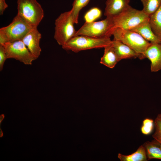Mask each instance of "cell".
Listing matches in <instances>:
<instances>
[{
  "label": "cell",
  "mask_w": 161,
  "mask_h": 161,
  "mask_svg": "<svg viewBox=\"0 0 161 161\" xmlns=\"http://www.w3.org/2000/svg\"><path fill=\"white\" fill-rule=\"evenodd\" d=\"M149 21L153 33L161 40V5L155 12L149 16Z\"/></svg>",
  "instance_id": "2e32d148"
},
{
  "label": "cell",
  "mask_w": 161,
  "mask_h": 161,
  "mask_svg": "<svg viewBox=\"0 0 161 161\" xmlns=\"http://www.w3.org/2000/svg\"><path fill=\"white\" fill-rule=\"evenodd\" d=\"M115 29L131 30L149 19V16L142 10H139L130 5L118 14L111 17Z\"/></svg>",
  "instance_id": "7a4b0ae2"
},
{
  "label": "cell",
  "mask_w": 161,
  "mask_h": 161,
  "mask_svg": "<svg viewBox=\"0 0 161 161\" xmlns=\"http://www.w3.org/2000/svg\"><path fill=\"white\" fill-rule=\"evenodd\" d=\"M110 38H96L85 35L74 37L65 44L62 48L75 52L93 49L104 48L111 44Z\"/></svg>",
  "instance_id": "277c9868"
},
{
  "label": "cell",
  "mask_w": 161,
  "mask_h": 161,
  "mask_svg": "<svg viewBox=\"0 0 161 161\" xmlns=\"http://www.w3.org/2000/svg\"><path fill=\"white\" fill-rule=\"evenodd\" d=\"M5 116L3 114H1L0 115V126H1V124L2 122L5 118Z\"/></svg>",
  "instance_id": "d4e9b609"
},
{
  "label": "cell",
  "mask_w": 161,
  "mask_h": 161,
  "mask_svg": "<svg viewBox=\"0 0 161 161\" xmlns=\"http://www.w3.org/2000/svg\"><path fill=\"white\" fill-rule=\"evenodd\" d=\"M8 7L5 0H0V14L2 15L6 9Z\"/></svg>",
  "instance_id": "cb8c5ba5"
},
{
  "label": "cell",
  "mask_w": 161,
  "mask_h": 161,
  "mask_svg": "<svg viewBox=\"0 0 161 161\" xmlns=\"http://www.w3.org/2000/svg\"><path fill=\"white\" fill-rule=\"evenodd\" d=\"M157 117L161 118V113L160 114H158L157 116Z\"/></svg>",
  "instance_id": "4316f807"
},
{
  "label": "cell",
  "mask_w": 161,
  "mask_h": 161,
  "mask_svg": "<svg viewBox=\"0 0 161 161\" xmlns=\"http://www.w3.org/2000/svg\"></svg>",
  "instance_id": "83f0119b"
},
{
  "label": "cell",
  "mask_w": 161,
  "mask_h": 161,
  "mask_svg": "<svg viewBox=\"0 0 161 161\" xmlns=\"http://www.w3.org/2000/svg\"><path fill=\"white\" fill-rule=\"evenodd\" d=\"M145 147L147 160L153 159L161 160V144L155 140L151 142L147 141L143 145Z\"/></svg>",
  "instance_id": "9a60e30c"
},
{
  "label": "cell",
  "mask_w": 161,
  "mask_h": 161,
  "mask_svg": "<svg viewBox=\"0 0 161 161\" xmlns=\"http://www.w3.org/2000/svg\"><path fill=\"white\" fill-rule=\"evenodd\" d=\"M118 158L121 161H146L147 158L145 147L140 146L137 151L129 155H125L119 153Z\"/></svg>",
  "instance_id": "e0dca14e"
},
{
  "label": "cell",
  "mask_w": 161,
  "mask_h": 161,
  "mask_svg": "<svg viewBox=\"0 0 161 161\" xmlns=\"http://www.w3.org/2000/svg\"><path fill=\"white\" fill-rule=\"evenodd\" d=\"M154 124L155 129L152 137L161 144V118L157 117L155 119Z\"/></svg>",
  "instance_id": "7402d4cb"
},
{
  "label": "cell",
  "mask_w": 161,
  "mask_h": 161,
  "mask_svg": "<svg viewBox=\"0 0 161 161\" xmlns=\"http://www.w3.org/2000/svg\"><path fill=\"white\" fill-rule=\"evenodd\" d=\"M144 55L151 62V72H156L161 69V44L151 43Z\"/></svg>",
  "instance_id": "30bf717a"
},
{
  "label": "cell",
  "mask_w": 161,
  "mask_h": 161,
  "mask_svg": "<svg viewBox=\"0 0 161 161\" xmlns=\"http://www.w3.org/2000/svg\"><path fill=\"white\" fill-rule=\"evenodd\" d=\"M102 12L98 8L94 7L91 8L86 12L84 16L85 22H90L95 21L101 16Z\"/></svg>",
  "instance_id": "ffe728a7"
},
{
  "label": "cell",
  "mask_w": 161,
  "mask_h": 161,
  "mask_svg": "<svg viewBox=\"0 0 161 161\" xmlns=\"http://www.w3.org/2000/svg\"><path fill=\"white\" fill-rule=\"evenodd\" d=\"M4 136V133L3 131L0 126V137L2 138Z\"/></svg>",
  "instance_id": "484cf974"
},
{
  "label": "cell",
  "mask_w": 161,
  "mask_h": 161,
  "mask_svg": "<svg viewBox=\"0 0 161 161\" xmlns=\"http://www.w3.org/2000/svg\"><path fill=\"white\" fill-rule=\"evenodd\" d=\"M154 121L151 119L146 118L143 122L141 128L142 133L145 135H148L152 131L154 128Z\"/></svg>",
  "instance_id": "44dd1931"
},
{
  "label": "cell",
  "mask_w": 161,
  "mask_h": 161,
  "mask_svg": "<svg viewBox=\"0 0 161 161\" xmlns=\"http://www.w3.org/2000/svg\"><path fill=\"white\" fill-rule=\"evenodd\" d=\"M17 14L27 23L37 27L44 16V10L36 0H18Z\"/></svg>",
  "instance_id": "8992f818"
},
{
  "label": "cell",
  "mask_w": 161,
  "mask_h": 161,
  "mask_svg": "<svg viewBox=\"0 0 161 161\" xmlns=\"http://www.w3.org/2000/svg\"><path fill=\"white\" fill-rule=\"evenodd\" d=\"M71 10L62 13L55 21L54 38L62 46L75 36L76 31Z\"/></svg>",
  "instance_id": "52a82bcc"
},
{
  "label": "cell",
  "mask_w": 161,
  "mask_h": 161,
  "mask_svg": "<svg viewBox=\"0 0 161 161\" xmlns=\"http://www.w3.org/2000/svg\"><path fill=\"white\" fill-rule=\"evenodd\" d=\"M131 30L139 33L151 43L161 44V40L153 32L149 23V19L140 23Z\"/></svg>",
  "instance_id": "4fadbf2b"
},
{
  "label": "cell",
  "mask_w": 161,
  "mask_h": 161,
  "mask_svg": "<svg viewBox=\"0 0 161 161\" xmlns=\"http://www.w3.org/2000/svg\"><path fill=\"white\" fill-rule=\"evenodd\" d=\"M3 45L7 59H14L27 65H31L33 61L37 59L31 53L21 40L7 42Z\"/></svg>",
  "instance_id": "ba28073f"
},
{
  "label": "cell",
  "mask_w": 161,
  "mask_h": 161,
  "mask_svg": "<svg viewBox=\"0 0 161 161\" xmlns=\"http://www.w3.org/2000/svg\"><path fill=\"white\" fill-rule=\"evenodd\" d=\"M35 27L27 23L17 14L9 25L0 29V45L21 40Z\"/></svg>",
  "instance_id": "3957f363"
},
{
  "label": "cell",
  "mask_w": 161,
  "mask_h": 161,
  "mask_svg": "<svg viewBox=\"0 0 161 161\" xmlns=\"http://www.w3.org/2000/svg\"><path fill=\"white\" fill-rule=\"evenodd\" d=\"M112 45L119 61L123 59L138 58L140 55L134 50L122 42L113 39Z\"/></svg>",
  "instance_id": "8fae6325"
},
{
  "label": "cell",
  "mask_w": 161,
  "mask_h": 161,
  "mask_svg": "<svg viewBox=\"0 0 161 161\" xmlns=\"http://www.w3.org/2000/svg\"><path fill=\"white\" fill-rule=\"evenodd\" d=\"M112 35L114 39L122 42L136 52L140 55V59L145 58L144 53L151 43L139 33L131 30L116 28Z\"/></svg>",
  "instance_id": "6da1fadb"
},
{
  "label": "cell",
  "mask_w": 161,
  "mask_h": 161,
  "mask_svg": "<svg viewBox=\"0 0 161 161\" xmlns=\"http://www.w3.org/2000/svg\"><path fill=\"white\" fill-rule=\"evenodd\" d=\"M143 11L149 16L155 12L161 5V0H140Z\"/></svg>",
  "instance_id": "ac0fdd59"
},
{
  "label": "cell",
  "mask_w": 161,
  "mask_h": 161,
  "mask_svg": "<svg viewBox=\"0 0 161 161\" xmlns=\"http://www.w3.org/2000/svg\"><path fill=\"white\" fill-rule=\"evenodd\" d=\"M7 59L5 48L3 45H0V71L3 69L4 62Z\"/></svg>",
  "instance_id": "603a6c76"
},
{
  "label": "cell",
  "mask_w": 161,
  "mask_h": 161,
  "mask_svg": "<svg viewBox=\"0 0 161 161\" xmlns=\"http://www.w3.org/2000/svg\"><path fill=\"white\" fill-rule=\"evenodd\" d=\"M129 2L130 0H107L104 15L106 17L115 16L129 6Z\"/></svg>",
  "instance_id": "7c38bea8"
},
{
  "label": "cell",
  "mask_w": 161,
  "mask_h": 161,
  "mask_svg": "<svg viewBox=\"0 0 161 161\" xmlns=\"http://www.w3.org/2000/svg\"><path fill=\"white\" fill-rule=\"evenodd\" d=\"M104 48V53L100 63L109 68H113L119 61L118 58L111 43Z\"/></svg>",
  "instance_id": "5bb4252c"
},
{
  "label": "cell",
  "mask_w": 161,
  "mask_h": 161,
  "mask_svg": "<svg viewBox=\"0 0 161 161\" xmlns=\"http://www.w3.org/2000/svg\"><path fill=\"white\" fill-rule=\"evenodd\" d=\"M90 0H74L72 4V7L70 10L71 14L75 23H78V18L80 11L86 6Z\"/></svg>",
  "instance_id": "d6986e66"
},
{
  "label": "cell",
  "mask_w": 161,
  "mask_h": 161,
  "mask_svg": "<svg viewBox=\"0 0 161 161\" xmlns=\"http://www.w3.org/2000/svg\"><path fill=\"white\" fill-rule=\"evenodd\" d=\"M37 27H35L29 32L21 41L31 53L38 58L41 51L40 46L41 36Z\"/></svg>",
  "instance_id": "9c48e42d"
},
{
  "label": "cell",
  "mask_w": 161,
  "mask_h": 161,
  "mask_svg": "<svg viewBox=\"0 0 161 161\" xmlns=\"http://www.w3.org/2000/svg\"><path fill=\"white\" fill-rule=\"evenodd\" d=\"M115 29L111 17L100 21L85 22L77 31L75 36L85 35L96 38H109Z\"/></svg>",
  "instance_id": "5b68a950"
}]
</instances>
